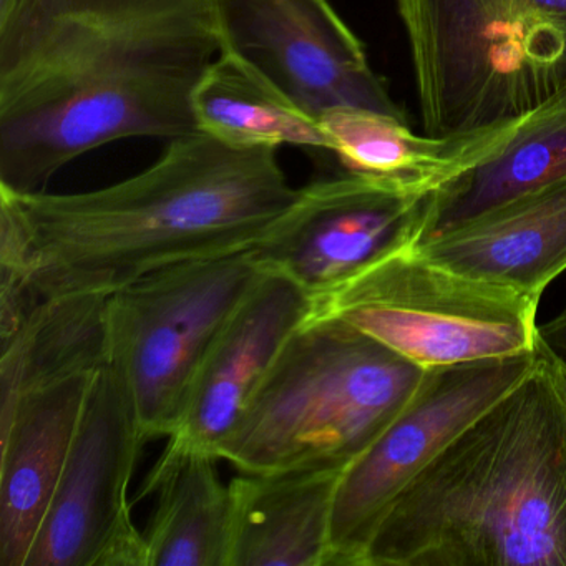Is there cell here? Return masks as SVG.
<instances>
[{"label":"cell","instance_id":"1","mask_svg":"<svg viewBox=\"0 0 566 566\" xmlns=\"http://www.w3.org/2000/svg\"><path fill=\"white\" fill-rule=\"evenodd\" d=\"M218 55L213 0H18L0 18V188L45 191L112 142L195 134Z\"/></svg>","mask_w":566,"mask_h":566},{"label":"cell","instance_id":"2","mask_svg":"<svg viewBox=\"0 0 566 566\" xmlns=\"http://www.w3.org/2000/svg\"><path fill=\"white\" fill-rule=\"evenodd\" d=\"M11 193L39 303L65 293L112 294L174 264L253 250L300 190L287 184L277 148L240 147L198 130L174 138L151 167L111 187Z\"/></svg>","mask_w":566,"mask_h":566},{"label":"cell","instance_id":"3","mask_svg":"<svg viewBox=\"0 0 566 566\" xmlns=\"http://www.w3.org/2000/svg\"><path fill=\"white\" fill-rule=\"evenodd\" d=\"M360 566H566V366H538L402 490Z\"/></svg>","mask_w":566,"mask_h":566},{"label":"cell","instance_id":"4","mask_svg":"<svg viewBox=\"0 0 566 566\" xmlns=\"http://www.w3.org/2000/svg\"><path fill=\"white\" fill-rule=\"evenodd\" d=\"M426 374L349 324L307 316L220 459L241 473L346 470L409 406Z\"/></svg>","mask_w":566,"mask_h":566},{"label":"cell","instance_id":"5","mask_svg":"<svg viewBox=\"0 0 566 566\" xmlns=\"http://www.w3.org/2000/svg\"><path fill=\"white\" fill-rule=\"evenodd\" d=\"M423 132L467 137L566 88V0H396Z\"/></svg>","mask_w":566,"mask_h":566},{"label":"cell","instance_id":"6","mask_svg":"<svg viewBox=\"0 0 566 566\" xmlns=\"http://www.w3.org/2000/svg\"><path fill=\"white\" fill-rule=\"evenodd\" d=\"M538 297L433 263L400 248L326 293L310 317H329L423 367L539 349Z\"/></svg>","mask_w":566,"mask_h":566},{"label":"cell","instance_id":"7","mask_svg":"<svg viewBox=\"0 0 566 566\" xmlns=\"http://www.w3.org/2000/svg\"><path fill=\"white\" fill-rule=\"evenodd\" d=\"M264 273L253 248L174 264L111 294L112 364L145 439L177 429L205 357Z\"/></svg>","mask_w":566,"mask_h":566},{"label":"cell","instance_id":"8","mask_svg":"<svg viewBox=\"0 0 566 566\" xmlns=\"http://www.w3.org/2000/svg\"><path fill=\"white\" fill-rule=\"evenodd\" d=\"M539 359L542 347L427 370L409 406L344 470L334 499L327 566H360L370 536L413 476L522 382Z\"/></svg>","mask_w":566,"mask_h":566},{"label":"cell","instance_id":"9","mask_svg":"<svg viewBox=\"0 0 566 566\" xmlns=\"http://www.w3.org/2000/svg\"><path fill=\"white\" fill-rule=\"evenodd\" d=\"M120 370H98L25 566H148L128 499L147 443Z\"/></svg>","mask_w":566,"mask_h":566},{"label":"cell","instance_id":"10","mask_svg":"<svg viewBox=\"0 0 566 566\" xmlns=\"http://www.w3.org/2000/svg\"><path fill=\"white\" fill-rule=\"evenodd\" d=\"M220 54L306 117L369 108L406 118L329 0H213Z\"/></svg>","mask_w":566,"mask_h":566},{"label":"cell","instance_id":"11","mask_svg":"<svg viewBox=\"0 0 566 566\" xmlns=\"http://www.w3.org/2000/svg\"><path fill=\"white\" fill-rule=\"evenodd\" d=\"M432 193L349 171L313 181L254 253L310 296L326 293L379 258L417 247Z\"/></svg>","mask_w":566,"mask_h":566},{"label":"cell","instance_id":"12","mask_svg":"<svg viewBox=\"0 0 566 566\" xmlns=\"http://www.w3.org/2000/svg\"><path fill=\"white\" fill-rule=\"evenodd\" d=\"M310 311L311 296L303 287L266 270L205 357L165 452L210 453L220 459L224 443Z\"/></svg>","mask_w":566,"mask_h":566},{"label":"cell","instance_id":"13","mask_svg":"<svg viewBox=\"0 0 566 566\" xmlns=\"http://www.w3.org/2000/svg\"><path fill=\"white\" fill-rule=\"evenodd\" d=\"M94 374L29 394L0 416V565L25 566L61 482Z\"/></svg>","mask_w":566,"mask_h":566},{"label":"cell","instance_id":"14","mask_svg":"<svg viewBox=\"0 0 566 566\" xmlns=\"http://www.w3.org/2000/svg\"><path fill=\"white\" fill-rule=\"evenodd\" d=\"M417 250L457 273L542 300L566 271V177L512 198Z\"/></svg>","mask_w":566,"mask_h":566},{"label":"cell","instance_id":"15","mask_svg":"<svg viewBox=\"0 0 566 566\" xmlns=\"http://www.w3.org/2000/svg\"><path fill=\"white\" fill-rule=\"evenodd\" d=\"M343 473L310 469L234 476L228 566H327Z\"/></svg>","mask_w":566,"mask_h":566},{"label":"cell","instance_id":"16","mask_svg":"<svg viewBox=\"0 0 566 566\" xmlns=\"http://www.w3.org/2000/svg\"><path fill=\"white\" fill-rule=\"evenodd\" d=\"M518 120L467 137H430L413 134L406 118L346 107L327 112L317 124L327 151L349 174L436 191L495 155Z\"/></svg>","mask_w":566,"mask_h":566},{"label":"cell","instance_id":"17","mask_svg":"<svg viewBox=\"0 0 566 566\" xmlns=\"http://www.w3.org/2000/svg\"><path fill=\"white\" fill-rule=\"evenodd\" d=\"M0 416L35 390L112 363L111 294L42 297L0 340Z\"/></svg>","mask_w":566,"mask_h":566},{"label":"cell","instance_id":"18","mask_svg":"<svg viewBox=\"0 0 566 566\" xmlns=\"http://www.w3.org/2000/svg\"><path fill=\"white\" fill-rule=\"evenodd\" d=\"M566 177V88L523 115L502 148L433 191L420 244Z\"/></svg>","mask_w":566,"mask_h":566},{"label":"cell","instance_id":"19","mask_svg":"<svg viewBox=\"0 0 566 566\" xmlns=\"http://www.w3.org/2000/svg\"><path fill=\"white\" fill-rule=\"evenodd\" d=\"M218 457L161 453L142 495L158 493L145 533L148 566H228L231 490L221 482Z\"/></svg>","mask_w":566,"mask_h":566},{"label":"cell","instance_id":"20","mask_svg":"<svg viewBox=\"0 0 566 566\" xmlns=\"http://www.w3.org/2000/svg\"><path fill=\"white\" fill-rule=\"evenodd\" d=\"M198 130L240 147L326 150L319 124L291 107L231 59L218 55L193 95Z\"/></svg>","mask_w":566,"mask_h":566},{"label":"cell","instance_id":"21","mask_svg":"<svg viewBox=\"0 0 566 566\" xmlns=\"http://www.w3.org/2000/svg\"><path fill=\"white\" fill-rule=\"evenodd\" d=\"M539 347L558 363L566 364V301L548 323L539 324Z\"/></svg>","mask_w":566,"mask_h":566},{"label":"cell","instance_id":"22","mask_svg":"<svg viewBox=\"0 0 566 566\" xmlns=\"http://www.w3.org/2000/svg\"><path fill=\"white\" fill-rule=\"evenodd\" d=\"M15 2H18V0H0V18H4L6 14H9V11L14 8Z\"/></svg>","mask_w":566,"mask_h":566},{"label":"cell","instance_id":"23","mask_svg":"<svg viewBox=\"0 0 566 566\" xmlns=\"http://www.w3.org/2000/svg\"><path fill=\"white\" fill-rule=\"evenodd\" d=\"M565 366H566V364H565Z\"/></svg>","mask_w":566,"mask_h":566}]
</instances>
